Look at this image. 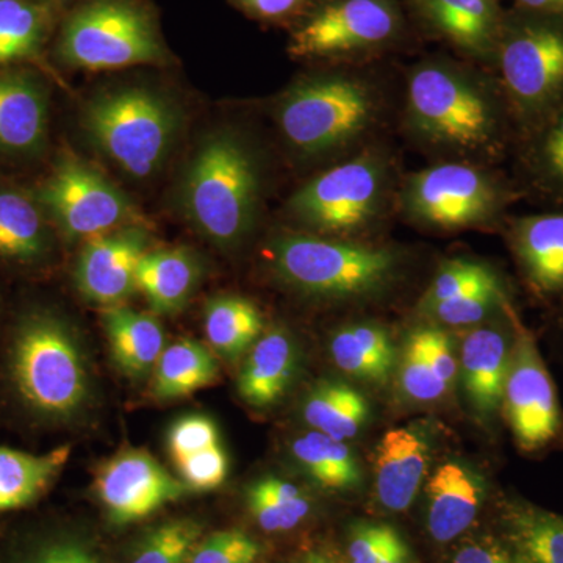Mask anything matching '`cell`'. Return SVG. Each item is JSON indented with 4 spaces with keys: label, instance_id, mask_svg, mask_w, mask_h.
I'll list each match as a JSON object with an SVG mask.
<instances>
[{
    "label": "cell",
    "instance_id": "obj_1",
    "mask_svg": "<svg viewBox=\"0 0 563 563\" xmlns=\"http://www.w3.org/2000/svg\"><path fill=\"white\" fill-rule=\"evenodd\" d=\"M401 131L433 163L498 166L517 141L495 70L450 57L424 58L407 73Z\"/></svg>",
    "mask_w": 563,
    "mask_h": 563
},
{
    "label": "cell",
    "instance_id": "obj_2",
    "mask_svg": "<svg viewBox=\"0 0 563 563\" xmlns=\"http://www.w3.org/2000/svg\"><path fill=\"white\" fill-rule=\"evenodd\" d=\"M388 109L380 84L350 66L291 85L277 103L276 121L299 157L339 163L377 143Z\"/></svg>",
    "mask_w": 563,
    "mask_h": 563
},
{
    "label": "cell",
    "instance_id": "obj_3",
    "mask_svg": "<svg viewBox=\"0 0 563 563\" xmlns=\"http://www.w3.org/2000/svg\"><path fill=\"white\" fill-rule=\"evenodd\" d=\"M269 266L291 290L332 302L383 298L402 279L406 252L369 240L285 232L268 244Z\"/></svg>",
    "mask_w": 563,
    "mask_h": 563
},
{
    "label": "cell",
    "instance_id": "obj_4",
    "mask_svg": "<svg viewBox=\"0 0 563 563\" xmlns=\"http://www.w3.org/2000/svg\"><path fill=\"white\" fill-rule=\"evenodd\" d=\"M398 163L377 141L329 165L288 199V217L298 231L329 239L366 240L396 213Z\"/></svg>",
    "mask_w": 563,
    "mask_h": 563
},
{
    "label": "cell",
    "instance_id": "obj_5",
    "mask_svg": "<svg viewBox=\"0 0 563 563\" xmlns=\"http://www.w3.org/2000/svg\"><path fill=\"white\" fill-rule=\"evenodd\" d=\"M521 199L514 177L496 166L437 162L401 177L396 213L426 232L503 231Z\"/></svg>",
    "mask_w": 563,
    "mask_h": 563
},
{
    "label": "cell",
    "instance_id": "obj_6",
    "mask_svg": "<svg viewBox=\"0 0 563 563\" xmlns=\"http://www.w3.org/2000/svg\"><path fill=\"white\" fill-rule=\"evenodd\" d=\"M262 176L254 152L240 136L220 133L192 158L184 185L188 217L218 246L247 239L257 220Z\"/></svg>",
    "mask_w": 563,
    "mask_h": 563
},
{
    "label": "cell",
    "instance_id": "obj_7",
    "mask_svg": "<svg viewBox=\"0 0 563 563\" xmlns=\"http://www.w3.org/2000/svg\"><path fill=\"white\" fill-rule=\"evenodd\" d=\"M495 70L517 139L563 107V14L512 7L504 13Z\"/></svg>",
    "mask_w": 563,
    "mask_h": 563
},
{
    "label": "cell",
    "instance_id": "obj_8",
    "mask_svg": "<svg viewBox=\"0 0 563 563\" xmlns=\"http://www.w3.org/2000/svg\"><path fill=\"white\" fill-rule=\"evenodd\" d=\"M11 379L33 412L66 420L79 413L90 395V376L79 340L58 318H25L11 347Z\"/></svg>",
    "mask_w": 563,
    "mask_h": 563
},
{
    "label": "cell",
    "instance_id": "obj_9",
    "mask_svg": "<svg viewBox=\"0 0 563 563\" xmlns=\"http://www.w3.org/2000/svg\"><path fill=\"white\" fill-rule=\"evenodd\" d=\"M85 128L103 154L133 179L161 168L176 135V111L143 88L109 92L85 111Z\"/></svg>",
    "mask_w": 563,
    "mask_h": 563
},
{
    "label": "cell",
    "instance_id": "obj_10",
    "mask_svg": "<svg viewBox=\"0 0 563 563\" xmlns=\"http://www.w3.org/2000/svg\"><path fill=\"white\" fill-rule=\"evenodd\" d=\"M404 33L406 18L396 0H322L292 31L288 52L351 66L391 49Z\"/></svg>",
    "mask_w": 563,
    "mask_h": 563
},
{
    "label": "cell",
    "instance_id": "obj_11",
    "mask_svg": "<svg viewBox=\"0 0 563 563\" xmlns=\"http://www.w3.org/2000/svg\"><path fill=\"white\" fill-rule=\"evenodd\" d=\"M62 55L77 68L118 69L161 60L162 46L143 11L120 0H101L70 18Z\"/></svg>",
    "mask_w": 563,
    "mask_h": 563
},
{
    "label": "cell",
    "instance_id": "obj_12",
    "mask_svg": "<svg viewBox=\"0 0 563 563\" xmlns=\"http://www.w3.org/2000/svg\"><path fill=\"white\" fill-rule=\"evenodd\" d=\"M503 413L515 443L525 453L547 450L563 431V413L536 336L514 313V344L504 387Z\"/></svg>",
    "mask_w": 563,
    "mask_h": 563
},
{
    "label": "cell",
    "instance_id": "obj_13",
    "mask_svg": "<svg viewBox=\"0 0 563 563\" xmlns=\"http://www.w3.org/2000/svg\"><path fill=\"white\" fill-rule=\"evenodd\" d=\"M40 198L69 239L91 240L118 231L135 213L113 181L76 157L58 163Z\"/></svg>",
    "mask_w": 563,
    "mask_h": 563
},
{
    "label": "cell",
    "instance_id": "obj_14",
    "mask_svg": "<svg viewBox=\"0 0 563 563\" xmlns=\"http://www.w3.org/2000/svg\"><path fill=\"white\" fill-rule=\"evenodd\" d=\"M95 487L114 525L144 520L166 504L176 503L188 490L154 455L143 450L121 451L103 462L96 473Z\"/></svg>",
    "mask_w": 563,
    "mask_h": 563
},
{
    "label": "cell",
    "instance_id": "obj_15",
    "mask_svg": "<svg viewBox=\"0 0 563 563\" xmlns=\"http://www.w3.org/2000/svg\"><path fill=\"white\" fill-rule=\"evenodd\" d=\"M415 16L466 62L495 68L501 36V0H406Z\"/></svg>",
    "mask_w": 563,
    "mask_h": 563
},
{
    "label": "cell",
    "instance_id": "obj_16",
    "mask_svg": "<svg viewBox=\"0 0 563 563\" xmlns=\"http://www.w3.org/2000/svg\"><path fill=\"white\" fill-rule=\"evenodd\" d=\"M146 247V233L140 229H118L88 240L76 266L81 296L98 306H120L136 290Z\"/></svg>",
    "mask_w": 563,
    "mask_h": 563
},
{
    "label": "cell",
    "instance_id": "obj_17",
    "mask_svg": "<svg viewBox=\"0 0 563 563\" xmlns=\"http://www.w3.org/2000/svg\"><path fill=\"white\" fill-rule=\"evenodd\" d=\"M518 269L537 298L563 296V210L509 214L503 225Z\"/></svg>",
    "mask_w": 563,
    "mask_h": 563
},
{
    "label": "cell",
    "instance_id": "obj_18",
    "mask_svg": "<svg viewBox=\"0 0 563 563\" xmlns=\"http://www.w3.org/2000/svg\"><path fill=\"white\" fill-rule=\"evenodd\" d=\"M501 325L481 324L466 333L461 346L463 387L474 412L492 420L503 409L504 387L509 374L514 344L515 307H507Z\"/></svg>",
    "mask_w": 563,
    "mask_h": 563
},
{
    "label": "cell",
    "instance_id": "obj_19",
    "mask_svg": "<svg viewBox=\"0 0 563 563\" xmlns=\"http://www.w3.org/2000/svg\"><path fill=\"white\" fill-rule=\"evenodd\" d=\"M429 462L431 440L420 426L385 432L374 461V488L380 506L390 512L409 509L420 492Z\"/></svg>",
    "mask_w": 563,
    "mask_h": 563
},
{
    "label": "cell",
    "instance_id": "obj_20",
    "mask_svg": "<svg viewBox=\"0 0 563 563\" xmlns=\"http://www.w3.org/2000/svg\"><path fill=\"white\" fill-rule=\"evenodd\" d=\"M512 157L525 199L563 210V107L518 136Z\"/></svg>",
    "mask_w": 563,
    "mask_h": 563
},
{
    "label": "cell",
    "instance_id": "obj_21",
    "mask_svg": "<svg viewBox=\"0 0 563 563\" xmlns=\"http://www.w3.org/2000/svg\"><path fill=\"white\" fill-rule=\"evenodd\" d=\"M485 498L483 477L462 462L440 465L428 483V529L435 542L450 543L468 531Z\"/></svg>",
    "mask_w": 563,
    "mask_h": 563
},
{
    "label": "cell",
    "instance_id": "obj_22",
    "mask_svg": "<svg viewBox=\"0 0 563 563\" xmlns=\"http://www.w3.org/2000/svg\"><path fill=\"white\" fill-rule=\"evenodd\" d=\"M298 366V346L290 332L280 328L263 332L240 372V396L257 409L274 406L290 390Z\"/></svg>",
    "mask_w": 563,
    "mask_h": 563
},
{
    "label": "cell",
    "instance_id": "obj_23",
    "mask_svg": "<svg viewBox=\"0 0 563 563\" xmlns=\"http://www.w3.org/2000/svg\"><path fill=\"white\" fill-rule=\"evenodd\" d=\"M47 98L43 87L20 73H0V151L32 154L46 139Z\"/></svg>",
    "mask_w": 563,
    "mask_h": 563
},
{
    "label": "cell",
    "instance_id": "obj_24",
    "mask_svg": "<svg viewBox=\"0 0 563 563\" xmlns=\"http://www.w3.org/2000/svg\"><path fill=\"white\" fill-rule=\"evenodd\" d=\"M103 329L111 357L122 374L140 380L154 373L166 347L165 331L157 318L120 303L107 307Z\"/></svg>",
    "mask_w": 563,
    "mask_h": 563
},
{
    "label": "cell",
    "instance_id": "obj_25",
    "mask_svg": "<svg viewBox=\"0 0 563 563\" xmlns=\"http://www.w3.org/2000/svg\"><path fill=\"white\" fill-rule=\"evenodd\" d=\"M501 539L520 563H563V515L520 498L499 506Z\"/></svg>",
    "mask_w": 563,
    "mask_h": 563
},
{
    "label": "cell",
    "instance_id": "obj_26",
    "mask_svg": "<svg viewBox=\"0 0 563 563\" xmlns=\"http://www.w3.org/2000/svg\"><path fill=\"white\" fill-rule=\"evenodd\" d=\"M201 266L187 247L146 252L136 274V290L152 310L162 314L180 312L199 284Z\"/></svg>",
    "mask_w": 563,
    "mask_h": 563
},
{
    "label": "cell",
    "instance_id": "obj_27",
    "mask_svg": "<svg viewBox=\"0 0 563 563\" xmlns=\"http://www.w3.org/2000/svg\"><path fill=\"white\" fill-rule=\"evenodd\" d=\"M331 357L344 374L369 384H385L396 365L390 332L377 322H352L333 333Z\"/></svg>",
    "mask_w": 563,
    "mask_h": 563
},
{
    "label": "cell",
    "instance_id": "obj_28",
    "mask_svg": "<svg viewBox=\"0 0 563 563\" xmlns=\"http://www.w3.org/2000/svg\"><path fill=\"white\" fill-rule=\"evenodd\" d=\"M69 457V444L44 454L0 446V512L35 503L60 476Z\"/></svg>",
    "mask_w": 563,
    "mask_h": 563
},
{
    "label": "cell",
    "instance_id": "obj_29",
    "mask_svg": "<svg viewBox=\"0 0 563 563\" xmlns=\"http://www.w3.org/2000/svg\"><path fill=\"white\" fill-rule=\"evenodd\" d=\"M302 415L312 431L346 442L365 428L372 409L368 399L351 385L322 380L307 396Z\"/></svg>",
    "mask_w": 563,
    "mask_h": 563
},
{
    "label": "cell",
    "instance_id": "obj_30",
    "mask_svg": "<svg viewBox=\"0 0 563 563\" xmlns=\"http://www.w3.org/2000/svg\"><path fill=\"white\" fill-rule=\"evenodd\" d=\"M203 328L213 351L228 361H236L261 339L265 320L251 299L224 295L207 303Z\"/></svg>",
    "mask_w": 563,
    "mask_h": 563
},
{
    "label": "cell",
    "instance_id": "obj_31",
    "mask_svg": "<svg viewBox=\"0 0 563 563\" xmlns=\"http://www.w3.org/2000/svg\"><path fill=\"white\" fill-rule=\"evenodd\" d=\"M291 454L322 490L350 492L362 483L354 451L324 433L312 431L298 437L291 444Z\"/></svg>",
    "mask_w": 563,
    "mask_h": 563
},
{
    "label": "cell",
    "instance_id": "obj_32",
    "mask_svg": "<svg viewBox=\"0 0 563 563\" xmlns=\"http://www.w3.org/2000/svg\"><path fill=\"white\" fill-rule=\"evenodd\" d=\"M220 374L217 357L195 340H180L165 347L154 369V393L158 399L190 396L214 384Z\"/></svg>",
    "mask_w": 563,
    "mask_h": 563
},
{
    "label": "cell",
    "instance_id": "obj_33",
    "mask_svg": "<svg viewBox=\"0 0 563 563\" xmlns=\"http://www.w3.org/2000/svg\"><path fill=\"white\" fill-rule=\"evenodd\" d=\"M47 250V233L35 203L13 190H0V257L32 262Z\"/></svg>",
    "mask_w": 563,
    "mask_h": 563
},
{
    "label": "cell",
    "instance_id": "obj_34",
    "mask_svg": "<svg viewBox=\"0 0 563 563\" xmlns=\"http://www.w3.org/2000/svg\"><path fill=\"white\" fill-rule=\"evenodd\" d=\"M247 509L266 532L291 531L306 520L310 501L298 485L279 477H262L246 490Z\"/></svg>",
    "mask_w": 563,
    "mask_h": 563
},
{
    "label": "cell",
    "instance_id": "obj_35",
    "mask_svg": "<svg viewBox=\"0 0 563 563\" xmlns=\"http://www.w3.org/2000/svg\"><path fill=\"white\" fill-rule=\"evenodd\" d=\"M509 288L506 282L485 285L457 298L448 299L421 312L433 324L448 325V328H468L481 325L488 320H495L506 312L510 306Z\"/></svg>",
    "mask_w": 563,
    "mask_h": 563
},
{
    "label": "cell",
    "instance_id": "obj_36",
    "mask_svg": "<svg viewBox=\"0 0 563 563\" xmlns=\"http://www.w3.org/2000/svg\"><path fill=\"white\" fill-rule=\"evenodd\" d=\"M43 40V16L24 0H0V65L31 58Z\"/></svg>",
    "mask_w": 563,
    "mask_h": 563
},
{
    "label": "cell",
    "instance_id": "obj_37",
    "mask_svg": "<svg viewBox=\"0 0 563 563\" xmlns=\"http://www.w3.org/2000/svg\"><path fill=\"white\" fill-rule=\"evenodd\" d=\"M501 280V274L496 272L490 263L466 257L451 258L439 266V272L433 276L428 290L421 296L418 309L420 313L424 312L437 303Z\"/></svg>",
    "mask_w": 563,
    "mask_h": 563
},
{
    "label": "cell",
    "instance_id": "obj_38",
    "mask_svg": "<svg viewBox=\"0 0 563 563\" xmlns=\"http://www.w3.org/2000/svg\"><path fill=\"white\" fill-rule=\"evenodd\" d=\"M201 533V525L192 520L157 526L144 537L131 563H187Z\"/></svg>",
    "mask_w": 563,
    "mask_h": 563
},
{
    "label": "cell",
    "instance_id": "obj_39",
    "mask_svg": "<svg viewBox=\"0 0 563 563\" xmlns=\"http://www.w3.org/2000/svg\"><path fill=\"white\" fill-rule=\"evenodd\" d=\"M399 380L407 398L417 402H433L442 399L450 387L440 379L431 358L424 350L418 329L407 335L399 369Z\"/></svg>",
    "mask_w": 563,
    "mask_h": 563
},
{
    "label": "cell",
    "instance_id": "obj_40",
    "mask_svg": "<svg viewBox=\"0 0 563 563\" xmlns=\"http://www.w3.org/2000/svg\"><path fill=\"white\" fill-rule=\"evenodd\" d=\"M166 443L173 462L177 463L221 444L220 428L209 415H185L173 422Z\"/></svg>",
    "mask_w": 563,
    "mask_h": 563
},
{
    "label": "cell",
    "instance_id": "obj_41",
    "mask_svg": "<svg viewBox=\"0 0 563 563\" xmlns=\"http://www.w3.org/2000/svg\"><path fill=\"white\" fill-rule=\"evenodd\" d=\"M261 544L242 531L211 533L192 551L187 563H254Z\"/></svg>",
    "mask_w": 563,
    "mask_h": 563
},
{
    "label": "cell",
    "instance_id": "obj_42",
    "mask_svg": "<svg viewBox=\"0 0 563 563\" xmlns=\"http://www.w3.org/2000/svg\"><path fill=\"white\" fill-rule=\"evenodd\" d=\"M174 465L180 474L181 483L188 490H214L228 479L229 457L222 443L201 451V453L192 454Z\"/></svg>",
    "mask_w": 563,
    "mask_h": 563
},
{
    "label": "cell",
    "instance_id": "obj_43",
    "mask_svg": "<svg viewBox=\"0 0 563 563\" xmlns=\"http://www.w3.org/2000/svg\"><path fill=\"white\" fill-rule=\"evenodd\" d=\"M399 533L388 525L362 523L352 531L347 554L351 563H379Z\"/></svg>",
    "mask_w": 563,
    "mask_h": 563
},
{
    "label": "cell",
    "instance_id": "obj_44",
    "mask_svg": "<svg viewBox=\"0 0 563 563\" xmlns=\"http://www.w3.org/2000/svg\"><path fill=\"white\" fill-rule=\"evenodd\" d=\"M451 563H520L499 537L483 536L465 540L455 548Z\"/></svg>",
    "mask_w": 563,
    "mask_h": 563
},
{
    "label": "cell",
    "instance_id": "obj_45",
    "mask_svg": "<svg viewBox=\"0 0 563 563\" xmlns=\"http://www.w3.org/2000/svg\"><path fill=\"white\" fill-rule=\"evenodd\" d=\"M27 563H101L95 554L81 543L63 540L41 548Z\"/></svg>",
    "mask_w": 563,
    "mask_h": 563
},
{
    "label": "cell",
    "instance_id": "obj_46",
    "mask_svg": "<svg viewBox=\"0 0 563 563\" xmlns=\"http://www.w3.org/2000/svg\"><path fill=\"white\" fill-rule=\"evenodd\" d=\"M247 11L262 20H280L295 13L303 0H240Z\"/></svg>",
    "mask_w": 563,
    "mask_h": 563
},
{
    "label": "cell",
    "instance_id": "obj_47",
    "mask_svg": "<svg viewBox=\"0 0 563 563\" xmlns=\"http://www.w3.org/2000/svg\"><path fill=\"white\" fill-rule=\"evenodd\" d=\"M520 9L542 11V13L563 14V0H514Z\"/></svg>",
    "mask_w": 563,
    "mask_h": 563
},
{
    "label": "cell",
    "instance_id": "obj_48",
    "mask_svg": "<svg viewBox=\"0 0 563 563\" xmlns=\"http://www.w3.org/2000/svg\"><path fill=\"white\" fill-rule=\"evenodd\" d=\"M379 563H410V553L401 537H396Z\"/></svg>",
    "mask_w": 563,
    "mask_h": 563
},
{
    "label": "cell",
    "instance_id": "obj_49",
    "mask_svg": "<svg viewBox=\"0 0 563 563\" xmlns=\"http://www.w3.org/2000/svg\"><path fill=\"white\" fill-rule=\"evenodd\" d=\"M306 563H332L329 559L322 558L320 554H310Z\"/></svg>",
    "mask_w": 563,
    "mask_h": 563
}]
</instances>
